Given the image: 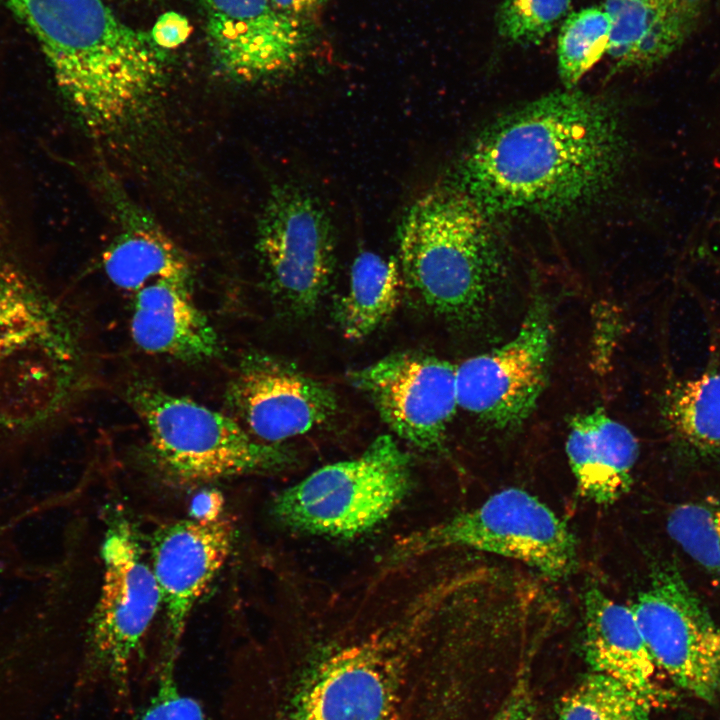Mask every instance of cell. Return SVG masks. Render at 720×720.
Returning <instances> with one entry per match:
<instances>
[{"label": "cell", "mask_w": 720, "mask_h": 720, "mask_svg": "<svg viewBox=\"0 0 720 720\" xmlns=\"http://www.w3.org/2000/svg\"><path fill=\"white\" fill-rule=\"evenodd\" d=\"M38 43L57 86L90 128L138 117L163 84L167 50L102 0H0Z\"/></svg>", "instance_id": "obj_2"}, {"label": "cell", "mask_w": 720, "mask_h": 720, "mask_svg": "<svg viewBox=\"0 0 720 720\" xmlns=\"http://www.w3.org/2000/svg\"><path fill=\"white\" fill-rule=\"evenodd\" d=\"M660 409L666 430L681 448L702 457L720 454V371L671 383Z\"/></svg>", "instance_id": "obj_23"}, {"label": "cell", "mask_w": 720, "mask_h": 720, "mask_svg": "<svg viewBox=\"0 0 720 720\" xmlns=\"http://www.w3.org/2000/svg\"><path fill=\"white\" fill-rule=\"evenodd\" d=\"M552 340L550 306L536 295L511 339L456 366L458 406L496 429L519 427L547 385Z\"/></svg>", "instance_id": "obj_11"}, {"label": "cell", "mask_w": 720, "mask_h": 720, "mask_svg": "<svg viewBox=\"0 0 720 720\" xmlns=\"http://www.w3.org/2000/svg\"><path fill=\"white\" fill-rule=\"evenodd\" d=\"M631 609L657 669L697 699L720 702V625L681 574L655 570Z\"/></svg>", "instance_id": "obj_10"}, {"label": "cell", "mask_w": 720, "mask_h": 720, "mask_svg": "<svg viewBox=\"0 0 720 720\" xmlns=\"http://www.w3.org/2000/svg\"><path fill=\"white\" fill-rule=\"evenodd\" d=\"M216 68L239 82L290 72L315 44L314 23L279 11L272 0H200Z\"/></svg>", "instance_id": "obj_12"}, {"label": "cell", "mask_w": 720, "mask_h": 720, "mask_svg": "<svg viewBox=\"0 0 720 720\" xmlns=\"http://www.w3.org/2000/svg\"><path fill=\"white\" fill-rule=\"evenodd\" d=\"M615 113L566 88L491 124L461 159L456 183L486 215L558 213L602 192L619 168Z\"/></svg>", "instance_id": "obj_1"}, {"label": "cell", "mask_w": 720, "mask_h": 720, "mask_svg": "<svg viewBox=\"0 0 720 720\" xmlns=\"http://www.w3.org/2000/svg\"><path fill=\"white\" fill-rule=\"evenodd\" d=\"M568 430L565 449L579 493L600 505L626 495L640 451L634 433L602 408L574 415Z\"/></svg>", "instance_id": "obj_20"}, {"label": "cell", "mask_w": 720, "mask_h": 720, "mask_svg": "<svg viewBox=\"0 0 720 720\" xmlns=\"http://www.w3.org/2000/svg\"><path fill=\"white\" fill-rule=\"evenodd\" d=\"M655 708L620 681L592 671L558 704L559 720H652Z\"/></svg>", "instance_id": "obj_24"}, {"label": "cell", "mask_w": 720, "mask_h": 720, "mask_svg": "<svg viewBox=\"0 0 720 720\" xmlns=\"http://www.w3.org/2000/svg\"><path fill=\"white\" fill-rule=\"evenodd\" d=\"M75 351L58 306L18 273L0 268V387L39 364L72 359Z\"/></svg>", "instance_id": "obj_16"}, {"label": "cell", "mask_w": 720, "mask_h": 720, "mask_svg": "<svg viewBox=\"0 0 720 720\" xmlns=\"http://www.w3.org/2000/svg\"><path fill=\"white\" fill-rule=\"evenodd\" d=\"M442 602L440 584L423 583L391 617L326 647L306 672L289 720H398L413 652Z\"/></svg>", "instance_id": "obj_4"}, {"label": "cell", "mask_w": 720, "mask_h": 720, "mask_svg": "<svg viewBox=\"0 0 720 720\" xmlns=\"http://www.w3.org/2000/svg\"><path fill=\"white\" fill-rule=\"evenodd\" d=\"M113 198L118 229L103 254L108 279L134 293L162 281L192 284V269L176 243L126 197Z\"/></svg>", "instance_id": "obj_21"}, {"label": "cell", "mask_w": 720, "mask_h": 720, "mask_svg": "<svg viewBox=\"0 0 720 720\" xmlns=\"http://www.w3.org/2000/svg\"><path fill=\"white\" fill-rule=\"evenodd\" d=\"M571 0H503L496 13L500 38L512 45L542 42L567 15Z\"/></svg>", "instance_id": "obj_27"}, {"label": "cell", "mask_w": 720, "mask_h": 720, "mask_svg": "<svg viewBox=\"0 0 720 720\" xmlns=\"http://www.w3.org/2000/svg\"><path fill=\"white\" fill-rule=\"evenodd\" d=\"M397 242L402 277L430 310L461 324L487 316L502 257L488 216L457 186L420 195L401 218Z\"/></svg>", "instance_id": "obj_3"}, {"label": "cell", "mask_w": 720, "mask_h": 720, "mask_svg": "<svg viewBox=\"0 0 720 720\" xmlns=\"http://www.w3.org/2000/svg\"><path fill=\"white\" fill-rule=\"evenodd\" d=\"M610 33V19L603 7L568 15L557 41L558 71L566 88H573L607 53Z\"/></svg>", "instance_id": "obj_26"}, {"label": "cell", "mask_w": 720, "mask_h": 720, "mask_svg": "<svg viewBox=\"0 0 720 720\" xmlns=\"http://www.w3.org/2000/svg\"><path fill=\"white\" fill-rule=\"evenodd\" d=\"M536 706L530 680L521 674L491 720H535Z\"/></svg>", "instance_id": "obj_29"}, {"label": "cell", "mask_w": 720, "mask_h": 720, "mask_svg": "<svg viewBox=\"0 0 720 720\" xmlns=\"http://www.w3.org/2000/svg\"><path fill=\"white\" fill-rule=\"evenodd\" d=\"M227 401L256 439L280 444L305 434L335 413V393L295 367L264 355H249L227 389Z\"/></svg>", "instance_id": "obj_15"}, {"label": "cell", "mask_w": 720, "mask_h": 720, "mask_svg": "<svg viewBox=\"0 0 720 720\" xmlns=\"http://www.w3.org/2000/svg\"><path fill=\"white\" fill-rule=\"evenodd\" d=\"M331 0H272L282 13L302 21L317 24L322 10Z\"/></svg>", "instance_id": "obj_32"}, {"label": "cell", "mask_w": 720, "mask_h": 720, "mask_svg": "<svg viewBox=\"0 0 720 720\" xmlns=\"http://www.w3.org/2000/svg\"><path fill=\"white\" fill-rule=\"evenodd\" d=\"M129 400L156 460L182 482L271 472L289 463L280 444L256 439L237 419L190 398L137 384Z\"/></svg>", "instance_id": "obj_6"}, {"label": "cell", "mask_w": 720, "mask_h": 720, "mask_svg": "<svg viewBox=\"0 0 720 720\" xmlns=\"http://www.w3.org/2000/svg\"><path fill=\"white\" fill-rule=\"evenodd\" d=\"M174 671L160 666L155 692L136 720H206L200 702L180 690Z\"/></svg>", "instance_id": "obj_28"}, {"label": "cell", "mask_w": 720, "mask_h": 720, "mask_svg": "<svg viewBox=\"0 0 720 720\" xmlns=\"http://www.w3.org/2000/svg\"><path fill=\"white\" fill-rule=\"evenodd\" d=\"M410 488L408 455L382 435L360 456L325 465L281 491L272 514L294 531L354 537L388 518Z\"/></svg>", "instance_id": "obj_5"}, {"label": "cell", "mask_w": 720, "mask_h": 720, "mask_svg": "<svg viewBox=\"0 0 720 720\" xmlns=\"http://www.w3.org/2000/svg\"><path fill=\"white\" fill-rule=\"evenodd\" d=\"M452 548L514 559L552 579L570 575L578 562L576 539L566 522L536 496L515 487L406 536L397 544L392 561Z\"/></svg>", "instance_id": "obj_7"}, {"label": "cell", "mask_w": 720, "mask_h": 720, "mask_svg": "<svg viewBox=\"0 0 720 720\" xmlns=\"http://www.w3.org/2000/svg\"><path fill=\"white\" fill-rule=\"evenodd\" d=\"M666 529L686 555L720 581V497L707 496L674 506Z\"/></svg>", "instance_id": "obj_25"}, {"label": "cell", "mask_w": 720, "mask_h": 720, "mask_svg": "<svg viewBox=\"0 0 720 720\" xmlns=\"http://www.w3.org/2000/svg\"><path fill=\"white\" fill-rule=\"evenodd\" d=\"M256 250L272 293L294 315L311 314L335 266L334 227L319 198L302 185H275L258 220Z\"/></svg>", "instance_id": "obj_9"}, {"label": "cell", "mask_w": 720, "mask_h": 720, "mask_svg": "<svg viewBox=\"0 0 720 720\" xmlns=\"http://www.w3.org/2000/svg\"><path fill=\"white\" fill-rule=\"evenodd\" d=\"M103 578L87 638L82 682L104 684L118 699L162 598L133 524L112 518L101 546Z\"/></svg>", "instance_id": "obj_8"}, {"label": "cell", "mask_w": 720, "mask_h": 720, "mask_svg": "<svg viewBox=\"0 0 720 720\" xmlns=\"http://www.w3.org/2000/svg\"><path fill=\"white\" fill-rule=\"evenodd\" d=\"M349 378L398 437L422 451L442 449L459 407L456 366L432 355L398 352Z\"/></svg>", "instance_id": "obj_13"}, {"label": "cell", "mask_w": 720, "mask_h": 720, "mask_svg": "<svg viewBox=\"0 0 720 720\" xmlns=\"http://www.w3.org/2000/svg\"><path fill=\"white\" fill-rule=\"evenodd\" d=\"M708 0H605L607 54L616 70H647L678 51L696 30Z\"/></svg>", "instance_id": "obj_18"}, {"label": "cell", "mask_w": 720, "mask_h": 720, "mask_svg": "<svg viewBox=\"0 0 720 720\" xmlns=\"http://www.w3.org/2000/svg\"><path fill=\"white\" fill-rule=\"evenodd\" d=\"M223 496L217 490H203L197 493L191 501L190 518L200 522H211L220 518L223 508Z\"/></svg>", "instance_id": "obj_31"}, {"label": "cell", "mask_w": 720, "mask_h": 720, "mask_svg": "<svg viewBox=\"0 0 720 720\" xmlns=\"http://www.w3.org/2000/svg\"><path fill=\"white\" fill-rule=\"evenodd\" d=\"M191 288L190 283L162 281L135 293L130 332L141 350L191 363L219 353L217 333L193 301Z\"/></svg>", "instance_id": "obj_19"}, {"label": "cell", "mask_w": 720, "mask_h": 720, "mask_svg": "<svg viewBox=\"0 0 720 720\" xmlns=\"http://www.w3.org/2000/svg\"><path fill=\"white\" fill-rule=\"evenodd\" d=\"M583 624L584 653L592 671L620 681L655 709L667 703L669 693L658 679L631 607L591 585L583 595Z\"/></svg>", "instance_id": "obj_17"}, {"label": "cell", "mask_w": 720, "mask_h": 720, "mask_svg": "<svg viewBox=\"0 0 720 720\" xmlns=\"http://www.w3.org/2000/svg\"><path fill=\"white\" fill-rule=\"evenodd\" d=\"M232 521L184 519L158 527L151 537V568L165 609L160 666L174 665L190 613L226 562L233 545Z\"/></svg>", "instance_id": "obj_14"}, {"label": "cell", "mask_w": 720, "mask_h": 720, "mask_svg": "<svg viewBox=\"0 0 720 720\" xmlns=\"http://www.w3.org/2000/svg\"><path fill=\"white\" fill-rule=\"evenodd\" d=\"M402 278L393 258L372 251L356 256L348 290L336 309V321L346 338H366L390 318L400 301Z\"/></svg>", "instance_id": "obj_22"}, {"label": "cell", "mask_w": 720, "mask_h": 720, "mask_svg": "<svg viewBox=\"0 0 720 720\" xmlns=\"http://www.w3.org/2000/svg\"><path fill=\"white\" fill-rule=\"evenodd\" d=\"M150 33L157 46L168 50L178 47L187 40L191 33V25L182 14L169 11L158 17Z\"/></svg>", "instance_id": "obj_30"}]
</instances>
